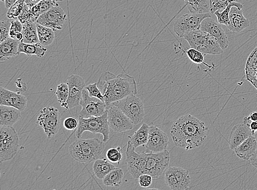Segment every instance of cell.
Returning <instances> with one entry per match:
<instances>
[{"label": "cell", "mask_w": 257, "mask_h": 190, "mask_svg": "<svg viewBox=\"0 0 257 190\" xmlns=\"http://www.w3.org/2000/svg\"><path fill=\"white\" fill-rule=\"evenodd\" d=\"M208 131L204 123L188 114L181 116L175 121L171 127V135L176 146L188 151L204 143Z\"/></svg>", "instance_id": "1"}, {"label": "cell", "mask_w": 257, "mask_h": 190, "mask_svg": "<svg viewBox=\"0 0 257 190\" xmlns=\"http://www.w3.org/2000/svg\"><path fill=\"white\" fill-rule=\"evenodd\" d=\"M97 85L104 97L107 108L116 102L138 93L135 78L127 74L115 75L110 72L101 75Z\"/></svg>", "instance_id": "2"}, {"label": "cell", "mask_w": 257, "mask_h": 190, "mask_svg": "<svg viewBox=\"0 0 257 190\" xmlns=\"http://www.w3.org/2000/svg\"><path fill=\"white\" fill-rule=\"evenodd\" d=\"M103 141L97 138L80 139L70 145V154L79 162L89 163L99 159L105 149Z\"/></svg>", "instance_id": "3"}, {"label": "cell", "mask_w": 257, "mask_h": 190, "mask_svg": "<svg viewBox=\"0 0 257 190\" xmlns=\"http://www.w3.org/2000/svg\"><path fill=\"white\" fill-rule=\"evenodd\" d=\"M188 42L191 48L200 51L203 54L219 55L223 50L217 40L213 36L200 29L191 31L183 38Z\"/></svg>", "instance_id": "4"}, {"label": "cell", "mask_w": 257, "mask_h": 190, "mask_svg": "<svg viewBox=\"0 0 257 190\" xmlns=\"http://www.w3.org/2000/svg\"><path fill=\"white\" fill-rule=\"evenodd\" d=\"M79 126L76 131L77 138H80L86 131L103 135L104 142L110 139V127L108 121V110L99 117L86 119L79 116Z\"/></svg>", "instance_id": "5"}, {"label": "cell", "mask_w": 257, "mask_h": 190, "mask_svg": "<svg viewBox=\"0 0 257 190\" xmlns=\"http://www.w3.org/2000/svg\"><path fill=\"white\" fill-rule=\"evenodd\" d=\"M19 146L18 134L12 127H0V162L11 160L17 155Z\"/></svg>", "instance_id": "6"}, {"label": "cell", "mask_w": 257, "mask_h": 190, "mask_svg": "<svg viewBox=\"0 0 257 190\" xmlns=\"http://www.w3.org/2000/svg\"><path fill=\"white\" fill-rule=\"evenodd\" d=\"M111 105L119 108L135 125L140 124L145 117L144 104L136 95H130Z\"/></svg>", "instance_id": "7"}, {"label": "cell", "mask_w": 257, "mask_h": 190, "mask_svg": "<svg viewBox=\"0 0 257 190\" xmlns=\"http://www.w3.org/2000/svg\"><path fill=\"white\" fill-rule=\"evenodd\" d=\"M211 17L210 13H190L182 15L176 20L173 25L175 34L179 38L195 30H199L203 20Z\"/></svg>", "instance_id": "8"}, {"label": "cell", "mask_w": 257, "mask_h": 190, "mask_svg": "<svg viewBox=\"0 0 257 190\" xmlns=\"http://www.w3.org/2000/svg\"><path fill=\"white\" fill-rule=\"evenodd\" d=\"M36 123L44 129L48 138L55 136L60 128L61 114L59 110L53 107H45L41 110Z\"/></svg>", "instance_id": "9"}, {"label": "cell", "mask_w": 257, "mask_h": 190, "mask_svg": "<svg viewBox=\"0 0 257 190\" xmlns=\"http://www.w3.org/2000/svg\"><path fill=\"white\" fill-rule=\"evenodd\" d=\"M170 159L171 155L168 150L157 153L146 152V174L154 179L159 178L169 168Z\"/></svg>", "instance_id": "10"}, {"label": "cell", "mask_w": 257, "mask_h": 190, "mask_svg": "<svg viewBox=\"0 0 257 190\" xmlns=\"http://www.w3.org/2000/svg\"><path fill=\"white\" fill-rule=\"evenodd\" d=\"M126 155L128 171L134 178H139L142 174H146V152H136L135 147L129 141L127 144Z\"/></svg>", "instance_id": "11"}, {"label": "cell", "mask_w": 257, "mask_h": 190, "mask_svg": "<svg viewBox=\"0 0 257 190\" xmlns=\"http://www.w3.org/2000/svg\"><path fill=\"white\" fill-rule=\"evenodd\" d=\"M80 105H81L82 109L79 113V116L86 119L99 117L102 116L107 110L105 103L97 98L90 97L85 88L83 91Z\"/></svg>", "instance_id": "12"}, {"label": "cell", "mask_w": 257, "mask_h": 190, "mask_svg": "<svg viewBox=\"0 0 257 190\" xmlns=\"http://www.w3.org/2000/svg\"><path fill=\"white\" fill-rule=\"evenodd\" d=\"M107 110L109 127L115 132L124 133L133 128L135 125L119 108L110 105Z\"/></svg>", "instance_id": "13"}, {"label": "cell", "mask_w": 257, "mask_h": 190, "mask_svg": "<svg viewBox=\"0 0 257 190\" xmlns=\"http://www.w3.org/2000/svg\"><path fill=\"white\" fill-rule=\"evenodd\" d=\"M67 18L66 13L60 5H58L42 14L36 23L55 31L61 30L63 28Z\"/></svg>", "instance_id": "14"}, {"label": "cell", "mask_w": 257, "mask_h": 190, "mask_svg": "<svg viewBox=\"0 0 257 190\" xmlns=\"http://www.w3.org/2000/svg\"><path fill=\"white\" fill-rule=\"evenodd\" d=\"M169 143V136L165 131L156 126H150L146 152L157 153L168 150Z\"/></svg>", "instance_id": "15"}, {"label": "cell", "mask_w": 257, "mask_h": 190, "mask_svg": "<svg viewBox=\"0 0 257 190\" xmlns=\"http://www.w3.org/2000/svg\"><path fill=\"white\" fill-rule=\"evenodd\" d=\"M69 87V97L67 103L69 109L76 108L80 105L83 91L85 88V82L81 76L72 75L66 80Z\"/></svg>", "instance_id": "16"}, {"label": "cell", "mask_w": 257, "mask_h": 190, "mask_svg": "<svg viewBox=\"0 0 257 190\" xmlns=\"http://www.w3.org/2000/svg\"><path fill=\"white\" fill-rule=\"evenodd\" d=\"M199 29L215 38L223 51L228 48L229 44L228 36L221 24L215 20L211 17L205 18L201 22Z\"/></svg>", "instance_id": "17"}, {"label": "cell", "mask_w": 257, "mask_h": 190, "mask_svg": "<svg viewBox=\"0 0 257 190\" xmlns=\"http://www.w3.org/2000/svg\"><path fill=\"white\" fill-rule=\"evenodd\" d=\"M0 105H6L18 109L23 112L27 108L28 100L19 92H14L0 87Z\"/></svg>", "instance_id": "18"}, {"label": "cell", "mask_w": 257, "mask_h": 190, "mask_svg": "<svg viewBox=\"0 0 257 190\" xmlns=\"http://www.w3.org/2000/svg\"><path fill=\"white\" fill-rule=\"evenodd\" d=\"M250 20L244 16L243 9L234 6L229 13V23L227 26L230 32L238 33L249 27Z\"/></svg>", "instance_id": "19"}, {"label": "cell", "mask_w": 257, "mask_h": 190, "mask_svg": "<svg viewBox=\"0 0 257 190\" xmlns=\"http://www.w3.org/2000/svg\"><path fill=\"white\" fill-rule=\"evenodd\" d=\"M254 135L249 127L243 124L235 125L229 137L228 143L230 149L234 150L249 137Z\"/></svg>", "instance_id": "20"}, {"label": "cell", "mask_w": 257, "mask_h": 190, "mask_svg": "<svg viewBox=\"0 0 257 190\" xmlns=\"http://www.w3.org/2000/svg\"><path fill=\"white\" fill-rule=\"evenodd\" d=\"M21 118V112L17 108L0 105V126L13 127Z\"/></svg>", "instance_id": "21"}, {"label": "cell", "mask_w": 257, "mask_h": 190, "mask_svg": "<svg viewBox=\"0 0 257 190\" xmlns=\"http://www.w3.org/2000/svg\"><path fill=\"white\" fill-rule=\"evenodd\" d=\"M20 41L8 38L1 42L0 44V62L3 63L8 61L10 58L18 56V49Z\"/></svg>", "instance_id": "22"}, {"label": "cell", "mask_w": 257, "mask_h": 190, "mask_svg": "<svg viewBox=\"0 0 257 190\" xmlns=\"http://www.w3.org/2000/svg\"><path fill=\"white\" fill-rule=\"evenodd\" d=\"M257 149V141L254 135H252L234 151L237 156L245 161L250 160Z\"/></svg>", "instance_id": "23"}, {"label": "cell", "mask_w": 257, "mask_h": 190, "mask_svg": "<svg viewBox=\"0 0 257 190\" xmlns=\"http://www.w3.org/2000/svg\"><path fill=\"white\" fill-rule=\"evenodd\" d=\"M41 15L37 3H25L22 12L20 14L18 20L23 24L33 23L36 22Z\"/></svg>", "instance_id": "24"}, {"label": "cell", "mask_w": 257, "mask_h": 190, "mask_svg": "<svg viewBox=\"0 0 257 190\" xmlns=\"http://www.w3.org/2000/svg\"><path fill=\"white\" fill-rule=\"evenodd\" d=\"M47 50L40 42L34 44H25L20 41L18 49V55L23 54L28 56H36L38 57L44 56Z\"/></svg>", "instance_id": "25"}, {"label": "cell", "mask_w": 257, "mask_h": 190, "mask_svg": "<svg viewBox=\"0 0 257 190\" xmlns=\"http://www.w3.org/2000/svg\"><path fill=\"white\" fill-rule=\"evenodd\" d=\"M116 167L106 158L95 160L93 165L94 175L99 179H103Z\"/></svg>", "instance_id": "26"}, {"label": "cell", "mask_w": 257, "mask_h": 190, "mask_svg": "<svg viewBox=\"0 0 257 190\" xmlns=\"http://www.w3.org/2000/svg\"><path fill=\"white\" fill-rule=\"evenodd\" d=\"M150 126L143 124L135 133L129 136L131 144L136 149L139 146H145L148 140Z\"/></svg>", "instance_id": "27"}, {"label": "cell", "mask_w": 257, "mask_h": 190, "mask_svg": "<svg viewBox=\"0 0 257 190\" xmlns=\"http://www.w3.org/2000/svg\"><path fill=\"white\" fill-rule=\"evenodd\" d=\"M124 177V172L121 168H116L103 179V183L108 187H120Z\"/></svg>", "instance_id": "28"}, {"label": "cell", "mask_w": 257, "mask_h": 190, "mask_svg": "<svg viewBox=\"0 0 257 190\" xmlns=\"http://www.w3.org/2000/svg\"><path fill=\"white\" fill-rule=\"evenodd\" d=\"M190 13H210V0H184Z\"/></svg>", "instance_id": "29"}, {"label": "cell", "mask_w": 257, "mask_h": 190, "mask_svg": "<svg viewBox=\"0 0 257 190\" xmlns=\"http://www.w3.org/2000/svg\"><path fill=\"white\" fill-rule=\"evenodd\" d=\"M37 29L40 43L44 46L51 45L55 39V30L39 24Z\"/></svg>", "instance_id": "30"}, {"label": "cell", "mask_w": 257, "mask_h": 190, "mask_svg": "<svg viewBox=\"0 0 257 190\" xmlns=\"http://www.w3.org/2000/svg\"><path fill=\"white\" fill-rule=\"evenodd\" d=\"M22 33L23 35L22 42L24 43L28 44L39 43L36 23L24 24Z\"/></svg>", "instance_id": "31"}, {"label": "cell", "mask_w": 257, "mask_h": 190, "mask_svg": "<svg viewBox=\"0 0 257 190\" xmlns=\"http://www.w3.org/2000/svg\"><path fill=\"white\" fill-rule=\"evenodd\" d=\"M172 170L177 179L181 190H187L189 188L191 184V177L188 171L178 167H173Z\"/></svg>", "instance_id": "32"}, {"label": "cell", "mask_w": 257, "mask_h": 190, "mask_svg": "<svg viewBox=\"0 0 257 190\" xmlns=\"http://www.w3.org/2000/svg\"><path fill=\"white\" fill-rule=\"evenodd\" d=\"M178 48L183 51V55L185 54L189 58V59L194 64H204L206 66L211 68L212 66L206 64L205 62V55L202 52L195 49L191 48L187 51H185L181 47L178 46Z\"/></svg>", "instance_id": "33"}, {"label": "cell", "mask_w": 257, "mask_h": 190, "mask_svg": "<svg viewBox=\"0 0 257 190\" xmlns=\"http://www.w3.org/2000/svg\"><path fill=\"white\" fill-rule=\"evenodd\" d=\"M234 6L237 7L239 9L243 8V5L238 2H233L230 3L228 7L223 11L220 12L217 11L215 13L217 18L218 22L221 25L228 26L229 23V13L230 10Z\"/></svg>", "instance_id": "34"}, {"label": "cell", "mask_w": 257, "mask_h": 190, "mask_svg": "<svg viewBox=\"0 0 257 190\" xmlns=\"http://www.w3.org/2000/svg\"><path fill=\"white\" fill-rule=\"evenodd\" d=\"M56 94L61 107L66 110H69L67 100L69 97V87L67 83H61L57 88Z\"/></svg>", "instance_id": "35"}, {"label": "cell", "mask_w": 257, "mask_h": 190, "mask_svg": "<svg viewBox=\"0 0 257 190\" xmlns=\"http://www.w3.org/2000/svg\"><path fill=\"white\" fill-rule=\"evenodd\" d=\"M165 182L167 186L172 190H181L172 168L170 167L165 172Z\"/></svg>", "instance_id": "36"}, {"label": "cell", "mask_w": 257, "mask_h": 190, "mask_svg": "<svg viewBox=\"0 0 257 190\" xmlns=\"http://www.w3.org/2000/svg\"><path fill=\"white\" fill-rule=\"evenodd\" d=\"M238 1V0H210V13L215 14L217 11L221 12L230 3Z\"/></svg>", "instance_id": "37"}, {"label": "cell", "mask_w": 257, "mask_h": 190, "mask_svg": "<svg viewBox=\"0 0 257 190\" xmlns=\"http://www.w3.org/2000/svg\"><path fill=\"white\" fill-rule=\"evenodd\" d=\"M25 0H18L8 9L7 16L9 19H16L18 18L24 8L25 3Z\"/></svg>", "instance_id": "38"}, {"label": "cell", "mask_w": 257, "mask_h": 190, "mask_svg": "<svg viewBox=\"0 0 257 190\" xmlns=\"http://www.w3.org/2000/svg\"><path fill=\"white\" fill-rule=\"evenodd\" d=\"M107 159L112 163H117L120 164L122 160V150L120 146L116 148H111L106 152V154Z\"/></svg>", "instance_id": "39"}, {"label": "cell", "mask_w": 257, "mask_h": 190, "mask_svg": "<svg viewBox=\"0 0 257 190\" xmlns=\"http://www.w3.org/2000/svg\"><path fill=\"white\" fill-rule=\"evenodd\" d=\"M11 22L4 20L0 23V42H2L9 38V33Z\"/></svg>", "instance_id": "40"}, {"label": "cell", "mask_w": 257, "mask_h": 190, "mask_svg": "<svg viewBox=\"0 0 257 190\" xmlns=\"http://www.w3.org/2000/svg\"><path fill=\"white\" fill-rule=\"evenodd\" d=\"M85 88L88 91L90 97L97 98L101 101L105 102L104 97L98 87L97 82L90 84L87 86L85 87Z\"/></svg>", "instance_id": "41"}, {"label": "cell", "mask_w": 257, "mask_h": 190, "mask_svg": "<svg viewBox=\"0 0 257 190\" xmlns=\"http://www.w3.org/2000/svg\"><path fill=\"white\" fill-rule=\"evenodd\" d=\"M23 24L19 20H12L10 26L9 37L15 39L16 36L19 33H22Z\"/></svg>", "instance_id": "42"}, {"label": "cell", "mask_w": 257, "mask_h": 190, "mask_svg": "<svg viewBox=\"0 0 257 190\" xmlns=\"http://www.w3.org/2000/svg\"><path fill=\"white\" fill-rule=\"evenodd\" d=\"M40 10L41 14L44 13L53 7L58 6L57 2L53 0H42L41 2L37 3Z\"/></svg>", "instance_id": "43"}, {"label": "cell", "mask_w": 257, "mask_h": 190, "mask_svg": "<svg viewBox=\"0 0 257 190\" xmlns=\"http://www.w3.org/2000/svg\"><path fill=\"white\" fill-rule=\"evenodd\" d=\"M63 126L68 130H75L78 128L79 120L73 117L68 118L64 120Z\"/></svg>", "instance_id": "44"}, {"label": "cell", "mask_w": 257, "mask_h": 190, "mask_svg": "<svg viewBox=\"0 0 257 190\" xmlns=\"http://www.w3.org/2000/svg\"><path fill=\"white\" fill-rule=\"evenodd\" d=\"M153 178L149 174H143L139 177V184L143 188H148L152 186Z\"/></svg>", "instance_id": "45"}, {"label": "cell", "mask_w": 257, "mask_h": 190, "mask_svg": "<svg viewBox=\"0 0 257 190\" xmlns=\"http://www.w3.org/2000/svg\"><path fill=\"white\" fill-rule=\"evenodd\" d=\"M243 120L244 124L245 125H248L253 121H257V112H253L249 116H246Z\"/></svg>", "instance_id": "46"}, {"label": "cell", "mask_w": 257, "mask_h": 190, "mask_svg": "<svg viewBox=\"0 0 257 190\" xmlns=\"http://www.w3.org/2000/svg\"><path fill=\"white\" fill-rule=\"evenodd\" d=\"M15 84H17V87L19 89V90L25 91L26 89H27L26 84L23 82L21 79H18V80L16 81Z\"/></svg>", "instance_id": "47"}, {"label": "cell", "mask_w": 257, "mask_h": 190, "mask_svg": "<svg viewBox=\"0 0 257 190\" xmlns=\"http://www.w3.org/2000/svg\"><path fill=\"white\" fill-rule=\"evenodd\" d=\"M247 125L254 135L257 131V121H253Z\"/></svg>", "instance_id": "48"}, {"label": "cell", "mask_w": 257, "mask_h": 190, "mask_svg": "<svg viewBox=\"0 0 257 190\" xmlns=\"http://www.w3.org/2000/svg\"><path fill=\"white\" fill-rule=\"evenodd\" d=\"M251 165L257 169V149L250 159Z\"/></svg>", "instance_id": "49"}, {"label": "cell", "mask_w": 257, "mask_h": 190, "mask_svg": "<svg viewBox=\"0 0 257 190\" xmlns=\"http://www.w3.org/2000/svg\"><path fill=\"white\" fill-rule=\"evenodd\" d=\"M18 1V0H4L5 6L8 9L12 6V5Z\"/></svg>", "instance_id": "50"}, {"label": "cell", "mask_w": 257, "mask_h": 190, "mask_svg": "<svg viewBox=\"0 0 257 190\" xmlns=\"http://www.w3.org/2000/svg\"><path fill=\"white\" fill-rule=\"evenodd\" d=\"M42 1V0H25V3L36 4Z\"/></svg>", "instance_id": "51"}, {"label": "cell", "mask_w": 257, "mask_h": 190, "mask_svg": "<svg viewBox=\"0 0 257 190\" xmlns=\"http://www.w3.org/2000/svg\"><path fill=\"white\" fill-rule=\"evenodd\" d=\"M23 39V35L22 33H19L16 36L15 40H17L19 41H22Z\"/></svg>", "instance_id": "52"}, {"label": "cell", "mask_w": 257, "mask_h": 190, "mask_svg": "<svg viewBox=\"0 0 257 190\" xmlns=\"http://www.w3.org/2000/svg\"><path fill=\"white\" fill-rule=\"evenodd\" d=\"M53 1L58 2V1H63L64 0H53Z\"/></svg>", "instance_id": "53"}, {"label": "cell", "mask_w": 257, "mask_h": 190, "mask_svg": "<svg viewBox=\"0 0 257 190\" xmlns=\"http://www.w3.org/2000/svg\"><path fill=\"white\" fill-rule=\"evenodd\" d=\"M254 136H255V138H256V140L257 141V132H256V133L255 134Z\"/></svg>", "instance_id": "54"}, {"label": "cell", "mask_w": 257, "mask_h": 190, "mask_svg": "<svg viewBox=\"0 0 257 190\" xmlns=\"http://www.w3.org/2000/svg\"><path fill=\"white\" fill-rule=\"evenodd\" d=\"M1 1L4 2V0H1Z\"/></svg>", "instance_id": "55"}]
</instances>
